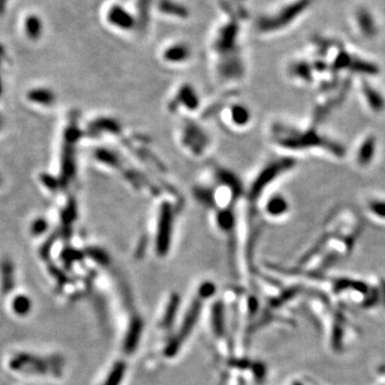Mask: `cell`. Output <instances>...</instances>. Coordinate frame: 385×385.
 <instances>
[{"mask_svg": "<svg viewBox=\"0 0 385 385\" xmlns=\"http://www.w3.org/2000/svg\"><path fill=\"white\" fill-rule=\"evenodd\" d=\"M290 211V205L283 195H274L270 197L264 206V212L272 218H282Z\"/></svg>", "mask_w": 385, "mask_h": 385, "instance_id": "52a82bcc", "label": "cell"}, {"mask_svg": "<svg viewBox=\"0 0 385 385\" xmlns=\"http://www.w3.org/2000/svg\"><path fill=\"white\" fill-rule=\"evenodd\" d=\"M124 16H127V14H123V15H120V17H124ZM120 17H114L115 19H113V21L115 22V21H119V19H120ZM121 21H122V25H128V24H130V22H128V18H121Z\"/></svg>", "mask_w": 385, "mask_h": 385, "instance_id": "ffe728a7", "label": "cell"}, {"mask_svg": "<svg viewBox=\"0 0 385 385\" xmlns=\"http://www.w3.org/2000/svg\"><path fill=\"white\" fill-rule=\"evenodd\" d=\"M273 136L279 146L291 152L318 150L329 153V156L336 159L345 156V150L341 144L321 134L314 123L305 128L293 123H279L275 125Z\"/></svg>", "mask_w": 385, "mask_h": 385, "instance_id": "7a4b0ae2", "label": "cell"}, {"mask_svg": "<svg viewBox=\"0 0 385 385\" xmlns=\"http://www.w3.org/2000/svg\"><path fill=\"white\" fill-rule=\"evenodd\" d=\"M10 367L27 373H45L47 371V365L43 360L27 353H17L10 361Z\"/></svg>", "mask_w": 385, "mask_h": 385, "instance_id": "5b68a950", "label": "cell"}, {"mask_svg": "<svg viewBox=\"0 0 385 385\" xmlns=\"http://www.w3.org/2000/svg\"><path fill=\"white\" fill-rule=\"evenodd\" d=\"M44 229H45V223L43 220H38V221H36V223H34L33 228H32V233L35 235L41 234V233H43Z\"/></svg>", "mask_w": 385, "mask_h": 385, "instance_id": "d6986e66", "label": "cell"}, {"mask_svg": "<svg viewBox=\"0 0 385 385\" xmlns=\"http://www.w3.org/2000/svg\"><path fill=\"white\" fill-rule=\"evenodd\" d=\"M360 91L362 100L370 112L379 114L384 111L385 98L378 88H375L374 86L370 85L369 83L363 82L360 87Z\"/></svg>", "mask_w": 385, "mask_h": 385, "instance_id": "8992f818", "label": "cell"}, {"mask_svg": "<svg viewBox=\"0 0 385 385\" xmlns=\"http://www.w3.org/2000/svg\"><path fill=\"white\" fill-rule=\"evenodd\" d=\"M14 286L13 264L10 260H5L2 263V293L4 295L12 291Z\"/></svg>", "mask_w": 385, "mask_h": 385, "instance_id": "9c48e42d", "label": "cell"}, {"mask_svg": "<svg viewBox=\"0 0 385 385\" xmlns=\"http://www.w3.org/2000/svg\"><path fill=\"white\" fill-rule=\"evenodd\" d=\"M372 385H385V356L375 369Z\"/></svg>", "mask_w": 385, "mask_h": 385, "instance_id": "2e32d148", "label": "cell"}, {"mask_svg": "<svg viewBox=\"0 0 385 385\" xmlns=\"http://www.w3.org/2000/svg\"><path fill=\"white\" fill-rule=\"evenodd\" d=\"M125 370H127V365L123 362H118L110 370L104 385H119L124 377Z\"/></svg>", "mask_w": 385, "mask_h": 385, "instance_id": "30bf717a", "label": "cell"}, {"mask_svg": "<svg viewBox=\"0 0 385 385\" xmlns=\"http://www.w3.org/2000/svg\"><path fill=\"white\" fill-rule=\"evenodd\" d=\"M26 29H27V33L29 36L35 38L40 35L41 23L36 18V16H30V18L27 19Z\"/></svg>", "mask_w": 385, "mask_h": 385, "instance_id": "5bb4252c", "label": "cell"}, {"mask_svg": "<svg viewBox=\"0 0 385 385\" xmlns=\"http://www.w3.org/2000/svg\"><path fill=\"white\" fill-rule=\"evenodd\" d=\"M178 305H179V298H178V296L175 295L171 298V301L167 307L165 317H164V321H163L164 326H168V324H170V322H172L173 318H175L176 312H177Z\"/></svg>", "mask_w": 385, "mask_h": 385, "instance_id": "9a60e30c", "label": "cell"}, {"mask_svg": "<svg viewBox=\"0 0 385 385\" xmlns=\"http://www.w3.org/2000/svg\"><path fill=\"white\" fill-rule=\"evenodd\" d=\"M213 327L217 336L223 335L224 332V318H223V310L219 304H217L213 310Z\"/></svg>", "mask_w": 385, "mask_h": 385, "instance_id": "4fadbf2b", "label": "cell"}, {"mask_svg": "<svg viewBox=\"0 0 385 385\" xmlns=\"http://www.w3.org/2000/svg\"><path fill=\"white\" fill-rule=\"evenodd\" d=\"M370 213L381 220H385V200L374 199L369 202Z\"/></svg>", "mask_w": 385, "mask_h": 385, "instance_id": "7c38bea8", "label": "cell"}, {"mask_svg": "<svg viewBox=\"0 0 385 385\" xmlns=\"http://www.w3.org/2000/svg\"><path fill=\"white\" fill-rule=\"evenodd\" d=\"M12 307L15 314L19 316H25L31 310V302L29 300L28 296L18 295L14 298Z\"/></svg>", "mask_w": 385, "mask_h": 385, "instance_id": "8fae6325", "label": "cell"}, {"mask_svg": "<svg viewBox=\"0 0 385 385\" xmlns=\"http://www.w3.org/2000/svg\"><path fill=\"white\" fill-rule=\"evenodd\" d=\"M141 331H142V322L137 318V319H135L131 322L128 335L127 337H125V340H124L125 352L132 353L134 352L135 349H136L138 341L140 339V336H141Z\"/></svg>", "mask_w": 385, "mask_h": 385, "instance_id": "ba28073f", "label": "cell"}, {"mask_svg": "<svg viewBox=\"0 0 385 385\" xmlns=\"http://www.w3.org/2000/svg\"><path fill=\"white\" fill-rule=\"evenodd\" d=\"M215 292V287L212 285L211 283H206L202 285L200 287V290H199V293L202 297H209L211 296L212 294H213Z\"/></svg>", "mask_w": 385, "mask_h": 385, "instance_id": "ac0fdd59", "label": "cell"}, {"mask_svg": "<svg viewBox=\"0 0 385 385\" xmlns=\"http://www.w3.org/2000/svg\"><path fill=\"white\" fill-rule=\"evenodd\" d=\"M306 306L319 327L325 348L333 354H343L360 339L361 330L350 319L345 308L319 291H308Z\"/></svg>", "mask_w": 385, "mask_h": 385, "instance_id": "6da1fadb", "label": "cell"}, {"mask_svg": "<svg viewBox=\"0 0 385 385\" xmlns=\"http://www.w3.org/2000/svg\"><path fill=\"white\" fill-rule=\"evenodd\" d=\"M377 138L373 135H366V136L359 141L355 149L354 161L360 168L369 167L377 156Z\"/></svg>", "mask_w": 385, "mask_h": 385, "instance_id": "277c9868", "label": "cell"}, {"mask_svg": "<svg viewBox=\"0 0 385 385\" xmlns=\"http://www.w3.org/2000/svg\"><path fill=\"white\" fill-rule=\"evenodd\" d=\"M29 98L33 101H38V102H42V99H43V102L45 103V102H50L51 95L45 91H32L30 94H29Z\"/></svg>", "mask_w": 385, "mask_h": 385, "instance_id": "e0dca14e", "label": "cell"}, {"mask_svg": "<svg viewBox=\"0 0 385 385\" xmlns=\"http://www.w3.org/2000/svg\"><path fill=\"white\" fill-rule=\"evenodd\" d=\"M201 307H202V304H201V301L199 300V298L191 303L188 312L185 315L184 320H183V322H182L181 329L179 330L177 336L175 337V338H173V340L167 346L166 354L168 356L175 355L178 352L179 348H181V345L183 344V342H184L185 339L189 336L192 329H194L196 322L199 319V316L201 313Z\"/></svg>", "mask_w": 385, "mask_h": 385, "instance_id": "3957f363", "label": "cell"}]
</instances>
